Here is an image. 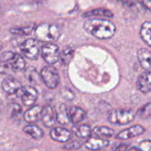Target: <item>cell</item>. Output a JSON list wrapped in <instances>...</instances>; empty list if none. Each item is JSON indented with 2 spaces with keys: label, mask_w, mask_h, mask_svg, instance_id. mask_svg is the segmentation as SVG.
Here are the masks:
<instances>
[{
  "label": "cell",
  "mask_w": 151,
  "mask_h": 151,
  "mask_svg": "<svg viewBox=\"0 0 151 151\" xmlns=\"http://www.w3.org/2000/svg\"><path fill=\"white\" fill-rule=\"evenodd\" d=\"M69 121L73 124H78L83 121L86 117V112L80 107L72 106L68 109Z\"/></svg>",
  "instance_id": "cell-15"
},
{
  "label": "cell",
  "mask_w": 151,
  "mask_h": 151,
  "mask_svg": "<svg viewBox=\"0 0 151 151\" xmlns=\"http://www.w3.org/2000/svg\"><path fill=\"white\" fill-rule=\"evenodd\" d=\"M1 88L4 92L10 95L16 94L22 89V85L18 80L11 76H7L1 82Z\"/></svg>",
  "instance_id": "cell-9"
},
{
  "label": "cell",
  "mask_w": 151,
  "mask_h": 151,
  "mask_svg": "<svg viewBox=\"0 0 151 151\" xmlns=\"http://www.w3.org/2000/svg\"><path fill=\"white\" fill-rule=\"evenodd\" d=\"M25 76H26L27 81H29L32 84H38V82L39 81L40 78H41L36 69L33 67H28L26 69Z\"/></svg>",
  "instance_id": "cell-26"
},
{
  "label": "cell",
  "mask_w": 151,
  "mask_h": 151,
  "mask_svg": "<svg viewBox=\"0 0 151 151\" xmlns=\"http://www.w3.org/2000/svg\"><path fill=\"white\" fill-rule=\"evenodd\" d=\"M42 108L39 106H33L29 108L24 114V119L28 123H33L38 119L39 116H41Z\"/></svg>",
  "instance_id": "cell-17"
},
{
  "label": "cell",
  "mask_w": 151,
  "mask_h": 151,
  "mask_svg": "<svg viewBox=\"0 0 151 151\" xmlns=\"http://www.w3.org/2000/svg\"><path fill=\"white\" fill-rule=\"evenodd\" d=\"M128 149V145L125 144H121L119 145L116 146L113 151H127Z\"/></svg>",
  "instance_id": "cell-32"
},
{
  "label": "cell",
  "mask_w": 151,
  "mask_h": 151,
  "mask_svg": "<svg viewBox=\"0 0 151 151\" xmlns=\"http://www.w3.org/2000/svg\"><path fill=\"white\" fill-rule=\"evenodd\" d=\"M141 4L145 9H147L151 12V0H141Z\"/></svg>",
  "instance_id": "cell-31"
},
{
  "label": "cell",
  "mask_w": 151,
  "mask_h": 151,
  "mask_svg": "<svg viewBox=\"0 0 151 151\" xmlns=\"http://www.w3.org/2000/svg\"><path fill=\"white\" fill-rule=\"evenodd\" d=\"M139 34L144 42L151 47V22L147 21L142 24Z\"/></svg>",
  "instance_id": "cell-21"
},
{
  "label": "cell",
  "mask_w": 151,
  "mask_h": 151,
  "mask_svg": "<svg viewBox=\"0 0 151 151\" xmlns=\"http://www.w3.org/2000/svg\"><path fill=\"white\" fill-rule=\"evenodd\" d=\"M50 137L54 141L58 142H67L72 139V134L70 131L62 127H56L50 131Z\"/></svg>",
  "instance_id": "cell-10"
},
{
  "label": "cell",
  "mask_w": 151,
  "mask_h": 151,
  "mask_svg": "<svg viewBox=\"0 0 151 151\" xmlns=\"http://www.w3.org/2000/svg\"><path fill=\"white\" fill-rule=\"evenodd\" d=\"M26 62L21 55L12 51H6L0 55V74L8 75L10 72L24 70Z\"/></svg>",
  "instance_id": "cell-2"
},
{
  "label": "cell",
  "mask_w": 151,
  "mask_h": 151,
  "mask_svg": "<svg viewBox=\"0 0 151 151\" xmlns=\"http://www.w3.org/2000/svg\"><path fill=\"white\" fill-rule=\"evenodd\" d=\"M56 120L60 125H66L69 123V114H68V109L65 104H60L57 108L55 114Z\"/></svg>",
  "instance_id": "cell-19"
},
{
  "label": "cell",
  "mask_w": 151,
  "mask_h": 151,
  "mask_svg": "<svg viewBox=\"0 0 151 151\" xmlns=\"http://www.w3.org/2000/svg\"><path fill=\"white\" fill-rule=\"evenodd\" d=\"M41 80L48 88H55L60 82V77L58 72L51 66H44L41 71Z\"/></svg>",
  "instance_id": "cell-5"
},
{
  "label": "cell",
  "mask_w": 151,
  "mask_h": 151,
  "mask_svg": "<svg viewBox=\"0 0 151 151\" xmlns=\"http://www.w3.org/2000/svg\"><path fill=\"white\" fill-rule=\"evenodd\" d=\"M128 151H142V150H140L139 148H138V147H131V148H130Z\"/></svg>",
  "instance_id": "cell-33"
},
{
  "label": "cell",
  "mask_w": 151,
  "mask_h": 151,
  "mask_svg": "<svg viewBox=\"0 0 151 151\" xmlns=\"http://www.w3.org/2000/svg\"><path fill=\"white\" fill-rule=\"evenodd\" d=\"M35 24L27 25L24 27H13L10 29V32H11L13 35H27L28 34L31 33L33 29H35Z\"/></svg>",
  "instance_id": "cell-24"
},
{
  "label": "cell",
  "mask_w": 151,
  "mask_h": 151,
  "mask_svg": "<svg viewBox=\"0 0 151 151\" xmlns=\"http://www.w3.org/2000/svg\"><path fill=\"white\" fill-rule=\"evenodd\" d=\"M109 144V140L97 137H90L85 142V146L87 149L93 151L102 150L107 147Z\"/></svg>",
  "instance_id": "cell-16"
},
{
  "label": "cell",
  "mask_w": 151,
  "mask_h": 151,
  "mask_svg": "<svg viewBox=\"0 0 151 151\" xmlns=\"http://www.w3.org/2000/svg\"><path fill=\"white\" fill-rule=\"evenodd\" d=\"M9 114L12 119L17 121L20 119L22 114V109L17 103H12L9 106Z\"/></svg>",
  "instance_id": "cell-27"
},
{
  "label": "cell",
  "mask_w": 151,
  "mask_h": 151,
  "mask_svg": "<svg viewBox=\"0 0 151 151\" xmlns=\"http://www.w3.org/2000/svg\"><path fill=\"white\" fill-rule=\"evenodd\" d=\"M114 16L113 13L111 10L106 8H97L91 10L90 11L83 14V18L91 17H104V18H112Z\"/></svg>",
  "instance_id": "cell-20"
},
{
  "label": "cell",
  "mask_w": 151,
  "mask_h": 151,
  "mask_svg": "<svg viewBox=\"0 0 151 151\" xmlns=\"http://www.w3.org/2000/svg\"><path fill=\"white\" fill-rule=\"evenodd\" d=\"M41 116L43 123L47 128H51L55 125L56 120L55 114L50 106H45L42 108Z\"/></svg>",
  "instance_id": "cell-14"
},
{
  "label": "cell",
  "mask_w": 151,
  "mask_h": 151,
  "mask_svg": "<svg viewBox=\"0 0 151 151\" xmlns=\"http://www.w3.org/2000/svg\"><path fill=\"white\" fill-rule=\"evenodd\" d=\"M92 133L100 137H111L113 136L114 130L107 126H97L92 129Z\"/></svg>",
  "instance_id": "cell-25"
},
{
  "label": "cell",
  "mask_w": 151,
  "mask_h": 151,
  "mask_svg": "<svg viewBox=\"0 0 151 151\" xmlns=\"http://www.w3.org/2000/svg\"><path fill=\"white\" fill-rule=\"evenodd\" d=\"M139 148L142 151H151V140H143L139 145Z\"/></svg>",
  "instance_id": "cell-30"
},
{
  "label": "cell",
  "mask_w": 151,
  "mask_h": 151,
  "mask_svg": "<svg viewBox=\"0 0 151 151\" xmlns=\"http://www.w3.org/2000/svg\"><path fill=\"white\" fill-rule=\"evenodd\" d=\"M74 55H75V49L72 47L66 46L62 50L61 52L59 55V58L63 64L67 65L72 60Z\"/></svg>",
  "instance_id": "cell-23"
},
{
  "label": "cell",
  "mask_w": 151,
  "mask_h": 151,
  "mask_svg": "<svg viewBox=\"0 0 151 151\" xmlns=\"http://www.w3.org/2000/svg\"><path fill=\"white\" fill-rule=\"evenodd\" d=\"M137 58L142 67L147 72H151V52L145 48L137 51Z\"/></svg>",
  "instance_id": "cell-13"
},
{
  "label": "cell",
  "mask_w": 151,
  "mask_h": 151,
  "mask_svg": "<svg viewBox=\"0 0 151 151\" xmlns=\"http://www.w3.org/2000/svg\"><path fill=\"white\" fill-rule=\"evenodd\" d=\"M137 86L138 89L144 94L151 91V72H142L139 76L137 81Z\"/></svg>",
  "instance_id": "cell-12"
},
{
  "label": "cell",
  "mask_w": 151,
  "mask_h": 151,
  "mask_svg": "<svg viewBox=\"0 0 151 151\" xmlns=\"http://www.w3.org/2000/svg\"><path fill=\"white\" fill-rule=\"evenodd\" d=\"M1 50V46H0V50Z\"/></svg>",
  "instance_id": "cell-36"
},
{
  "label": "cell",
  "mask_w": 151,
  "mask_h": 151,
  "mask_svg": "<svg viewBox=\"0 0 151 151\" xmlns=\"http://www.w3.org/2000/svg\"><path fill=\"white\" fill-rule=\"evenodd\" d=\"M145 131V128L144 127L140 125H136L119 132L116 135V138L122 140L134 138V137L144 134Z\"/></svg>",
  "instance_id": "cell-11"
},
{
  "label": "cell",
  "mask_w": 151,
  "mask_h": 151,
  "mask_svg": "<svg viewBox=\"0 0 151 151\" xmlns=\"http://www.w3.org/2000/svg\"><path fill=\"white\" fill-rule=\"evenodd\" d=\"M72 131L77 137L83 139H89L92 134V129L88 125H81L73 127Z\"/></svg>",
  "instance_id": "cell-18"
},
{
  "label": "cell",
  "mask_w": 151,
  "mask_h": 151,
  "mask_svg": "<svg viewBox=\"0 0 151 151\" xmlns=\"http://www.w3.org/2000/svg\"><path fill=\"white\" fill-rule=\"evenodd\" d=\"M137 115L139 118L147 119L151 118V103H147L140 108L137 112Z\"/></svg>",
  "instance_id": "cell-28"
},
{
  "label": "cell",
  "mask_w": 151,
  "mask_h": 151,
  "mask_svg": "<svg viewBox=\"0 0 151 151\" xmlns=\"http://www.w3.org/2000/svg\"><path fill=\"white\" fill-rule=\"evenodd\" d=\"M22 102L25 106H32L36 102L38 92L34 87L30 86L22 87L20 90Z\"/></svg>",
  "instance_id": "cell-8"
},
{
  "label": "cell",
  "mask_w": 151,
  "mask_h": 151,
  "mask_svg": "<svg viewBox=\"0 0 151 151\" xmlns=\"http://www.w3.org/2000/svg\"><path fill=\"white\" fill-rule=\"evenodd\" d=\"M109 122L118 125H125L135 119V114L131 109H114L109 113Z\"/></svg>",
  "instance_id": "cell-4"
},
{
  "label": "cell",
  "mask_w": 151,
  "mask_h": 151,
  "mask_svg": "<svg viewBox=\"0 0 151 151\" xmlns=\"http://www.w3.org/2000/svg\"><path fill=\"white\" fill-rule=\"evenodd\" d=\"M95 151H103V150H95Z\"/></svg>",
  "instance_id": "cell-35"
},
{
  "label": "cell",
  "mask_w": 151,
  "mask_h": 151,
  "mask_svg": "<svg viewBox=\"0 0 151 151\" xmlns=\"http://www.w3.org/2000/svg\"><path fill=\"white\" fill-rule=\"evenodd\" d=\"M82 145V142L79 141V140H72V141L67 142L63 146V148L65 150H76V149L81 148Z\"/></svg>",
  "instance_id": "cell-29"
},
{
  "label": "cell",
  "mask_w": 151,
  "mask_h": 151,
  "mask_svg": "<svg viewBox=\"0 0 151 151\" xmlns=\"http://www.w3.org/2000/svg\"><path fill=\"white\" fill-rule=\"evenodd\" d=\"M24 131L34 139L39 140L44 137V132L38 126L35 125H27L24 128Z\"/></svg>",
  "instance_id": "cell-22"
},
{
  "label": "cell",
  "mask_w": 151,
  "mask_h": 151,
  "mask_svg": "<svg viewBox=\"0 0 151 151\" xmlns=\"http://www.w3.org/2000/svg\"><path fill=\"white\" fill-rule=\"evenodd\" d=\"M19 49L22 55L30 60H35L39 55V44L38 41L34 38H28L25 40L22 44H21Z\"/></svg>",
  "instance_id": "cell-6"
},
{
  "label": "cell",
  "mask_w": 151,
  "mask_h": 151,
  "mask_svg": "<svg viewBox=\"0 0 151 151\" xmlns=\"http://www.w3.org/2000/svg\"><path fill=\"white\" fill-rule=\"evenodd\" d=\"M83 28L88 33L99 39H109L116 33V27L111 21L105 19H88L84 22Z\"/></svg>",
  "instance_id": "cell-1"
},
{
  "label": "cell",
  "mask_w": 151,
  "mask_h": 151,
  "mask_svg": "<svg viewBox=\"0 0 151 151\" xmlns=\"http://www.w3.org/2000/svg\"><path fill=\"white\" fill-rule=\"evenodd\" d=\"M35 33L40 41L50 42L59 39L61 35V29L55 24L42 23L35 27Z\"/></svg>",
  "instance_id": "cell-3"
},
{
  "label": "cell",
  "mask_w": 151,
  "mask_h": 151,
  "mask_svg": "<svg viewBox=\"0 0 151 151\" xmlns=\"http://www.w3.org/2000/svg\"><path fill=\"white\" fill-rule=\"evenodd\" d=\"M59 48L56 44L47 43L41 47V56L49 64H54L59 59Z\"/></svg>",
  "instance_id": "cell-7"
},
{
  "label": "cell",
  "mask_w": 151,
  "mask_h": 151,
  "mask_svg": "<svg viewBox=\"0 0 151 151\" xmlns=\"http://www.w3.org/2000/svg\"><path fill=\"white\" fill-rule=\"evenodd\" d=\"M114 1H122V2H125L128 0H114Z\"/></svg>",
  "instance_id": "cell-34"
}]
</instances>
